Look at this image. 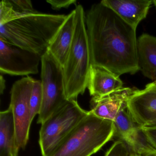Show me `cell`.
I'll list each match as a JSON object with an SVG mask.
<instances>
[{"mask_svg": "<svg viewBox=\"0 0 156 156\" xmlns=\"http://www.w3.org/2000/svg\"><path fill=\"white\" fill-rule=\"evenodd\" d=\"M92 66L120 76L140 70L136 30L101 2L86 14Z\"/></svg>", "mask_w": 156, "mask_h": 156, "instance_id": "cell-1", "label": "cell"}, {"mask_svg": "<svg viewBox=\"0 0 156 156\" xmlns=\"http://www.w3.org/2000/svg\"><path fill=\"white\" fill-rule=\"evenodd\" d=\"M66 16L38 12L26 15L0 25V40L42 56Z\"/></svg>", "mask_w": 156, "mask_h": 156, "instance_id": "cell-2", "label": "cell"}, {"mask_svg": "<svg viewBox=\"0 0 156 156\" xmlns=\"http://www.w3.org/2000/svg\"><path fill=\"white\" fill-rule=\"evenodd\" d=\"M75 26L72 46L63 66L65 91L67 100H76L87 87L91 69V53L86 24V14L81 5L75 9Z\"/></svg>", "mask_w": 156, "mask_h": 156, "instance_id": "cell-3", "label": "cell"}, {"mask_svg": "<svg viewBox=\"0 0 156 156\" xmlns=\"http://www.w3.org/2000/svg\"><path fill=\"white\" fill-rule=\"evenodd\" d=\"M115 133L114 122L98 117L89 111L49 156H91Z\"/></svg>", "mask_w": 156, "mask_h": 156, "instance_id": "cell-4", "label": "cell"}, {"mask_svg": "<svg viewBox=\"0 0 156 156\" xmlns=\"http://www.w3.org/2000/svg\"><path fill=\"white\" fill-rule=\"evenodd\" d=\"M89 112L82 108L76 100H67L43 122L39 141L42 156L51 154Z\"/></svg>", "mask_w": 156, "mask_h": 156, "instance_id": "cell-5", "label": "cell"}, {"mask_svg": "<svg viewBox=\"0 0 156 156\" xmlns=\"http://www.w3.org/2000/svg\"><path fill=\"white\" fill-rule=\"evenodd\" d=\"M42 103L38 124H42L66 101L63 67L48 51L41 57Z\"/></svg>", "mask_w": 156, "mask_h": 156, "instance_id": "cell-6", "label": "cell"}, {"mask_svg": "<svg viewBox=\"0 0 156 156\" xmlns=\"http://www.w3.org/2000/svg\"><path fill=\"white\" fill-rule=\"evenodd\" d=\"M34 79L30 76L15 82L11 90L9 107L12 110L16 129L17 144L24 149L29 139L31 119V94Z\"/></svg>", "mask_w": 156, "mask_h": 156, "instance_id": "cell-7", "label": "cell"}, {"mask_svg": "<svg viewBox=\"0 0 156 156\" xmlns=\"http://www.w3.org/2000/svg\"><path fill=\"white\" fill-rule=\"evenodd\" d=\"M41 55L0 40V72L2 74L27 76L39 73Z\"/></svg>", "mask_w": 156, "mask_h": 156, "instance_id": "cell-8", "label": "cell"}, {"mask_svg": "<svg viewBox=\"0 0 156 156\" xmlns=\"http://www.w3.org/2000/svg\"><path fill=\"white\" fill-rule=\"evenodd\" d=\"M127 108L139 126L156 119V80L147 84L143 90H135L129 99Z\"/></svg>", "mask_w": 156, "mask_h": 156, "instance_id": "cell-9", "label": "cell"}, {"mask_svg": "<svg viewBox=\"0 0 156 156\" xmlns=\"http://www.w3.org/2000/svg\"><path fill=\"white\" fill-rule=\"evenodd\" d=\"M135 90L123 87L104 96L93 97L90 111L98 117L114 121L120 109L127 105L129 99Z\"/></svg>", "mask_w": 156, "mask_h": 156, "instance_id": "cell-10", "label": "cell"}, {"mask_svg": "<svg viewBox=\"0 0 156 156\" xmlns=\"http://www.w3.org/2000/svg\"><path fill=\"white\" fill-rule=\"evenodd\" d=\"M102 4L115 12L135 30L147 15L151 0H103Z\"/></svg>", "mask_w": 156, "mask_h": 156, "instance_id": "cell-11", "label": "cell"}, {"mask_svg": "<svg viewBox=\"0 0 156 156\" xmlns=\"http://www.w3.org/2000/svg\"><path fill=\"white\" fill-rule=\"evenodd\" d=\"M75 11H72L66 16L57 33L52 40L48 51L62 66L66 62L74 34Z\"/></svg>", "mask_w": 156, "mask_h": 156, "instance_id": "cell-12", "label": "cell"}, {"mask_svg": "<svg viewBox=\"0 0 156 156\" xmlns=\"http://www.w3.org/2000/svg\"><path fill=\"white\" fill-rule=\"evenodd\" d=\"M123 83L119 76L108 70L91 66L87 87L93 97H101L123 87Z\"/></svg>", "mask_w": 156, "mask_h": 156, "instance_id": "cell-13", "label": "cell"}, {"mask_svg": "<svg viewBox=\"0 0 156 156\" xmlns=\"http://www.w3.org/2000/svg\"><path fill=\"white\" fill-rule=\"evenodd\" d=\"M140 70L144 76L156 80V37L144 34L137 43Z\"/></svg>", "mask_w": 156, "mask_h": 156, "instance_id": "cell-14", "label": "cell"}, {"mask_svg": "<svg viewBox=\"0 0 156 156\" xmlns=\"http://www.w3.org/2000/svg\"><path fill=\"white\" fill-rule=\"evenodd\" d=\"M20 149L13 114L9 107L0 113V156H18Z\"/></svg>", "mask_w": 156, "mask_h": 156, "instance_id": "cell-15", "label": "cell"}, {"mask_svg": "<svg viewBox=\"0 0 156 156\" xmlns=\"http://www.w3.org/2000/svg\"><path fill=\"white\" fill-rule=\"evenodd\" d=\"M37 12L30 0H2L0 2V25Z\"/></svg>", "mask_w": 156, "mask_h": 156, "instance_id": "cell-16", "label": "cell"}, {"mask_svg": "<svg viewBox=\"0 0 156 156\" xmlns=\"http://www.w3.org/2000/svg\"><path fill=\"white\" fill-rule=\"evenodd\" d=\"M115 132L131 148L136 138L139 126L133 120L129 112L127 105L120 109L113 121Z\"/></svg>", "mask_w": 156, "mask_h": 156, "instance_id": "cell-17", "label": "cell"}, {"mask_svg": "<svg viewBox=\"0 0 156 156\" xmlns=\"http://www.w3.org/2000/svg\"><path fill=\"white\" fill-rule=\"evenodd\" d=\"M42 89L41 83L34 79L30 101L31 119L32 121L36 115H39L42 103Z\"/></svg>", "mask_w": 156, "mask_h": 156, "instance_id": "cell-18", "label": "cell"}, {"mask_svg": "<svg viewBox=\"0 0 156 156\" xmlns=\"http://www.w3.org/2000/svg\"><path fill=\"white\" fill-rule=\"evenodd\" d=\"M105 156H131L128 146L121 140L114 142Z\"/></svg>", "mask_w": 156, "mask_h": 156, "instance_id": "cell-19", "label": "cell"}, {"mask_svg": "<svg viewBox=\"0 0 156 156\" xmlns=\"http://www.w3.org/2000/svg\"><path fill=\"white\" fill-rule=\"evenodd\" d=\"M46 2L49 3L54 10H60L62 9H68L71 5H76V0H47Z\"/></svg>", "mask_w": 156, "mask_h": 156, "instance_id": "cell-20", "label": "cell"}, {"mask_svg": "<svg viewBox=\"0 0 156 156\" xmlns=\"http://www.w3.org/2000/svg\"><path fill=\"white\" fill-rule=\"evenodd\" d=\"M140 127L150 144L156 150V128Z\"/></svg>", "mask_w": 156, "mask_h": 156, "instance_id": "cell-21", "label": "cell"}, {"mask_svg": "<svg viewBox=\"0 0 156 156\" xmlns=\"http://www.w3.org/2000/svg\"><path fill=\"white\" fill-rule=\"evenodd\" d=\"M5 87H6L5 80L4 77L1 75V77H0V93H1V94H3Z\"/></svg>", "mask_w": 156, "mask_h": 156, "instance_id": "cell-22", "label": "cell"}, {"mask_svg": "<svg viewBox=\"0 0 156 156\" xmlns=\"http://www.w3.org/2000/svg\"><path fill=\"white\" fill-rule=\"evenodd\" d=\"M131 156H156V151L145 152L139 155H133L131 154Z\"/></svg>", "mask_w": 156, "mask_h": 156, "instance_id": "cell-23", "label": "cell"}, {"mask_svg": "<svg viewBox=\"0 0 156 156\" xmlns=\"http://www.w3.org/2000/svg\"><path fill=\"white\" fill-rule=\"evenodd\" d=\"M141 127L145 128H156V119L147 123L143 126Z\"/></svg>", "mask_w": 156, "mask_h": 156, "instance_id": "cell-24", "label": "cell"}, {"mask_svg": "<svg viewBox=\"0 0 156 156\" xmlns=\"http://www.w3.org/2000/svg\"><path fill=\"white\" fill-rule=\"evenodd\" d=\"M152 4H154V6H155V7L156 8V0L152 1Z\"/></svg>", "mask_w": 156, "mask_h": 156, "instance_id": "cell-25", "label": "cell"}]
</instances>
